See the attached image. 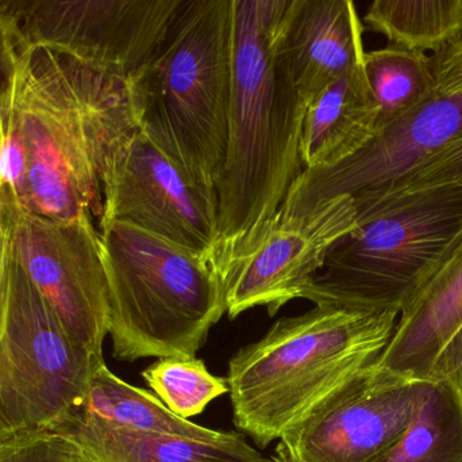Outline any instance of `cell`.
Wrapping results in <instances>:
<instances>
[{"mask_svg":"<svg viewBox=\"0 0 462 462\" xmlns=\"http://www.w3.org/2000/svg\"><path fill=\"white\" fill-rule=\"evenodd\" d=\"M14 37L0 100V184L26 213L100 220L106 165L140 125L137 83Z\"/></svg>","mask_w":462,"mask_h":462,"instance_id":"6da1fadb","label":"cell"},{"mask_svg":"<svg viewBox=\"0 0 462 462\" xmlns=\"http://www.w3.org/2000/svg\"><path fill=\"white\" fill-rule=\"evenodd\" d=\"M287 0H234L233 92L226 159L217 186L211 266L229 284L265 240L303 173L307 105L274 48Z\"/></svg>","mask_w":462,"mask_h":462,"instance_id":"7a4b0ae2","label":"cell"},{"mask_svg":"<svg viewBox=\"0 0 462 462\" xmlns=\"http://www.w3.org/2000/svg\"><path fill=\"white\" fill-rule=\"evenodd\" d=\"M399 312L315 306L282 317L229 363L234 425L260 447L280 439L347 380L379 360Z\"/></svg>","mask_w":462,"mask_h":462,"instance_id":"3957f363","label":"cell"},{"mask_svg":"<svg viewBox=\"0 0 462 462\" xmlns=\"http://www.w3.org/2000/svg\"><path fill=\"white\" fill-rule=\"evenodd\" d=\"M233 51L234 0H184L135 81L138 130L213 197L226 159Z\"/></svg>","mask_w":462,"mask_h":462,"instance_id":"277c9868","label":"cell"},{"mask_svg":"<svg viewBox=\"0 0 462 462\" xmlns=\"http://www.w3.org/2000/svg\"><path fill=\"white\" fill-rule=\"evenodd\" d=\"M353 198L357 225L331 246L301 298L401 315L462 244V186Z\"/></svg>","mask_w":462,"mask_h":462,"instance_id":"5b68a950","label":"cell"},{"mask_svg":"<svg viewBox=\"0 0 462 462\" xmlns=\"http://www.w3.org/2000/svg\"><path fill=\"white\" fill-rule=\"evenodd\" d=\"M99 228L114 357H195L226 314L225 282L208 260L159 236L121 222Z\"/></svg>","mask_w":462,"mask_h":462,"instance_id":"8992f818","label":"cell"},{"mask_svg":"<svg viewBox=\"0 0 462 462\" xmlns=\"http://www.w3.org/2000/svg\"><path fill=\"white\" fill-rule=\"evenodd\" d=\"M102 363L68 335L13 257L0 336V441L56 430L80 409Z\"/></svg>","mask_w":462,"mask_h":462,"instance_id":"52a82bcc","label":"cell"},{"mask_svg":"<svg viewBox=\"0 0 462 462\" xmlns=\"http://www.w3.org/2000/svg\"><path fill=\"white\" fill-rule=\"evenodd\" d=\"M184 0H16L0 11L24 45L43 46L100 72L137 81Z\"/></svg>","mask_w":462,"mask_h":462,"instance_id":"ba28073f","label":"cell"},{"mask_svg":"<svg viewBox=\"0 0 462 462\" xmlns=\"http://www.w3.org/2000/svg\"><path fill=\"white\" fill-rule=\"evenodd\" d=\"M10 222L14 259L68 335L88 352L103 355L108 335V285L94 219H46L26 213L10 201Z\"/></svg>","mask_w":462,"mask_h":462,"instance_id":"9c48e42d","label":"cell"},{"mask_svg":"<svg viewBox=\"0 0 462 462\" xmlns=\"http://www.w3.org/2000/svg\"><path fill=\"white\" fill-rule=\"evenodd\" d=\"M102 189L99 225H133L211 265L218 236V198L195 186L140 130L108 160Z\"/></svg>","mask_w":462,"mask_h":462,"instance_id":"30bf717a","label":"cell"},{"mask_svg":"<svg viewBox=\"0 0 462 462\" xmlns=\"http://www.w3.org/2000/svg\"><path fill=\"white\" fill-rule=\"evenodd\" d=\"M422 382L371 363L290 429L277 456L291 462H374L411 422Z\"/></svg>","mask_w":462,"mask_h":462,"instance_id":"8fae6325","label":"cell"},{"mask_svg":"<svg viewBox=\"0 0 462 462\" xmlns=\"http://www.w3.org/2000/svg\"><path fill=\"white\" fill-rule=\"evenodd\" d=\"M462 136V92L437 95L417 111L377 132L376 137L330 170H303L279 220L300 219L342 195L380 192Z\"/></svg>","mask_w":462,"mask_h":462,"instance_id":"7c38bea8","label":"cell"},{"mask_svg":"<svg viewBox=\"0 0 462 462\" xmlns=\"http://www.w3.org/2000/svg\"><path fill=\"white\" fill-rule=\"evenodd\" d=\"M356 225L357 208L350 195L323 203L309 217L277 220L227 284L226 314L234 319L265 306L273 316L285 304L301 298L325 266L328 250Z\"/></svg>","mask_w":462,"mask_h":462,"instance_id":"4fadbf2b","label":"cell"},{"mask_svg":"<svg viewBox=\"0 0 462 462\" xmlns=\"http://www.w3.org/2000/svg\"><path fill=\"white\" fill-rule=\"evenodd\" d=\"M274 48L309 106L326 87L363 65L364 24L352 0H287Z\"/></svg>","mask_w":462,"mask_h":462,"instance_id":"5bb4252c","label":"cell"},{"mask_svg":"<svg viewBox=\"0 0 462 462\" xmlns=\"http://www.w3.org/2000/svg\"><path fill=\"white\" fill-rule=\"evenodd\" d=\"M462 325V244L399 315L377 363L399 376L428 380L441 350Z\"/></svg>","mask_w":462,"mask_h":462,"instance_id":"9a60e30c","label":"cell"},{"mask_svg":"<svg viewBox=\"0 0 462 462\" xmlns=\"http://www.w3.org/2000/svg\"><path fill=\"white\" fill-rule=\"evenodd\" d=\"M91 462H269L239 434L186 438L137 433L75 411L56 429Z\"/></svg>","mask_w":462,"mask_h":462,"instance_id":"2e32d148","label":"cell"},{"mask_svg":"<svg viewBox=\"0 0 462 462\" xmlns=\"http://www.w3.org/2000/svg\"><path fill=\"white\" fill-rule=\"evenodd\" d=\"M377 129L379 108L360 65L307 106L300 137L304 170H330L346 162L376 137Z\"/></svg>","mask_w":462,"mask_h":462,"instance_id":"e0dca14e","label":"cell"},{"mask_svg":"<svg viewBox=\"0 0 462 462\" xmlns=\"http://www.w3.org/2000/svg\"><path fill=\"white\" fill-rule=\"evenodd\" d=\"M76 411L137 433L186 438H216L222 433L178 417L156 395L116 377L105 363L95 371L86 401Z\"/></svg>","mask_w":462,"mask_h":462,"instance_id":"ac0fdd59","label":"cell"},{"mask_svg":"<svg viewBox=\"0 0 462 462\" xmlns=\"http://www.w3.org/2000/svg\"><path fill=\"white\" fill-rule=\"evenodd\" d=\"M374 462H462V399L450 385L423 380L411 422Z\"/></svg>","mask_w":462,"mask_h":462,"instance_id":"d6986e66","label":"cell"},{"mask_svg":"<svg viewBox=\"0 0 462 462\" xmlns=\"http://www.w3.org/2000/svg\"><path fill=\"white\" fill-rule=\"evenodd\" d=\"M364 73L379 108L380 132L437 97L430 56L398 45L365 52Z\"/></svg>","mask_w":462,"mask_h":462,"instance_id":"ffe728a7","label":"cell"},{"mask_svg":"<svg viewBox=\"0 0 462 462\" xmlns=\"http://www.w3.org/2000/svg\"><path fill=\"white\" fill-rule=\"evenodd\" d=\"M363 24L391 45L437 53L462 30V0H374Z\"/></svg>","mask_w":462,"mask_h":462,"instance_id":"44dd1931","label":"cell"},{"mask_svg":"<svg viewBox=\"0 0 462 462\" xmlns=\"http://www.w3.org/2000/svg\"><path fill=\"white\" fill-rule=\"evenodd\" d=\"M154 395L178 417L189 420L229 392L226 379L214 376L197 357H167L143 372Z\"/></svg>","mask_w":462,"mask_h":462,"instance_id":"7402d4cb","label":"cell"},{"mask_svg":"<svg viewBox=\"0 0 462 462\" xmlns=\"http://www.w3.org/2000/svg\"><path fill=\"white\" fill-rule=\"evenodd\" d=\"M450 186H462V136L415 165L387 189L361 195H403Z\"/></svg>","mask_w":462,"mask_h":462,"instance_id":"603a6c76","label":"cell"},{"mask_svg":"<svg viewBox=\"0 0 462 462\" xmlns=\"http://www.w3.org/2000/svg\"><path fill=\"white\" fill-rule=\"evenodd\" d=\"M0 462H91L83 450L57 431L22 434L0 441Z\"/></svg>","mask_w":462,"mask_h":462,"instance_id":"cb8c5ba5","label":"cell"},{"mask_svg":"<svg viewBox=\"0 0 462 462\" xmlns=\"http://www.w3.org/2000/svg\"><path fill=\"white\" fill-rule=\"evenodd\" d=\"M436 94L453 95L462 92V30L441 51L430 56Z\"/></svg>","mask_w":462,"mask_h":462,"instance_id":"d4e9b609","label":"cell"},{"mask_svg":"<svg viewBox=\"0 0 462 462\" xmlns=\"http://www.w3.org/2000/svg\"><path fill=\"white\" fill-rule=\"evenodd\" d=\"M13 243H11L10 201L0 184V336L5 330L10 296Z\"/></svg>","mask_w":462,"mask_h":462,"instance_id":"484cf974","label":"cell"},{"mask_svg":"<svg viewBox=\"0 0 462 462\" xmlns=\"http://www.w3.org/2000/svg\"><path fill=\"white\" fill-rule=\"evenodd\" d=\"M428 380L450 385L462 399V325L439 353Z\"/></svg>","mask_w":462,"mask_h":462,"instance_id":"4316f807","label":"cell"},{"mask_svg":"<svg viewBox=\"0 0 462 462\" xmlns=\"http://www.w3.org/2000/svg\"><path fill=\"white\" fill-rule=\"evenodd\" d=\"M15 46L13 30L8 24L7 19L0 13V100H2L11 67H13Z\"/></svg>","mask_w":462,"mask_h":462,"instance_id":"83f0119b","label":"cell"},{"mask_svg":"<svg viewBox=\"0 0 462 462\" xmlns=\"http://www.w3.org/2000/svg\"><path fill=\"white\" fill-rule=\"evenodd\" d=\"M269 462H291L288 461L287 458L280 457V456H276L274 458H269Z\"/></svg>","mask_w":462,"mask_h":462,"instance_id":"f1b7e54d","label":"cell"}]
</instances>
